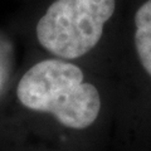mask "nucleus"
I'll list each match as a JSON object with an SVG mask.
<instances>
[{
  "label": "nucleus",
  "instance_id": "f257e3e1",
  "mask_svg": "<svg viewBox=\"0 0 151 151\" xmlns=\"http://www.w3.org/2000/svg\"><path fill=\"white\" fill-rule=\"evenodd\" d=\"M35 43L48 57L78 60L116 42L130 0H27Z\"/></svg>",
  "mask_w": 151,
  "mask_h": 151
},
{
  "label": "nucleus",
  "instance_id": "f03ea898",
  "mask_svg": "<svg viewBox=\"0 0 151 151\" xmlns=\"http://www.w3.org/2000/svg\"><path fill=\"white\" fill-rule=\"evenodd\" d=\"M19 103L48 113L68 129H87L98 119L102 94L78 62L47 57L28 68L17 86Z\"/></svg>",
  "mask_w": 151,
  "mask_h": 151
}]
</instances>
